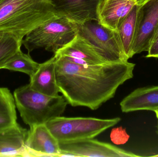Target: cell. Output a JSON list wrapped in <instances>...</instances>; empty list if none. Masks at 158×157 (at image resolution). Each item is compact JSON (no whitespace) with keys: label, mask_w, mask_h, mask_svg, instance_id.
Listing matches in <instances>:
<instances>
[{"label":"cell","mask_w":158,"mask_h":157,"mask_svg":"<svg viewBox=\"0 0 158 157\" xmlns=\"http://www.w3.org/2000/svg\"><path fill=\"white\" fill-rule=\"evenodd\" d=\"M158 26V0H146L140 5L132 48L133 55L148 51Z\"/></svg>","instance_id":"obj_8"},{"label":"cell","mask_w":158,"mask_h":157,"mask_svg":"<svg viewBox=\"0 0 158 157\" xmlns=\"http://www.w3.org/2000/svg\"><path fill=\"white\" fill-rule=\"evenodd\" d=\"M135 4L136 0H99L96 7L97 22L116 31L121 21Z\"/></svg>","instance_id":"obj_12"},{"label":"cell","mask_w":158,"mask_h":157,"mask_svg":"<svg viewBox=\"0 0 158 157\" xmlns=\"http://www.w3.org/2000/svg\"><path fill=\"white\" fill-rule=\"evenodd\" d=\"M40 64L31 58L29 53H25L19 51L4 66L3 69L20 72L32 76L39 68Z\"/></svg>","instance_id":"obj_17"},{"label":"cell","mask_w":158,"mask_h":157,"mask_svg":"<svg viewBox=\"0 0 158 157\" xmlns=\"http://www.w3.org/2000/svg\"><path fill=\"white\" fill-rule=\"evenodd\" d=\"M123 112L158 110V86L139 88L125 97L120 102Z\"/></svg>","instance_id":"obj_13"},{"label":"cell","mask_w":158,"mask_h":157,"mask_svg":"<svg viewBox=\"0 0 158 157\" xmlns=\"http://www.w3.org/2000/svg\"><path fill=\"white\" fill-rule=\"evenodd\" d=\"M55 54L64 56L70 61L81 65L106 63L77 35L72 41Z\"/></svg>","instance_id":"obj_15"},{"label":"cell","mask_w":158,"mask_h":157,"mask_svg":"<svg viewBox=\"0 0 158 157\" xmlns=\"http://www.w3.org/2000/svg\"><path fill=\"white\" fill-rule=\"evenodd\" d=\"M55 15L52 0H0V32L22 40Z\"/></svg>","instance_id":"obj_2"},{"label":"cell","mask_w":158,"mask_h":157,"mask_svg":"<svg viewBox=\"0 0 158 157\" xmlns=\"http://www.w3.org/2000/svg\"><path fill=\"white\" fill-rule=\"evenodd\" d=\"M157 133L158 134V124H157Z\"/></svg>","instance_id":"obj_25"},{"label":"cell","mask_w":158,"mask_h":157,"mask_svg":"<svg viewBox=\"0 0 158 157\" xmlns=\"http://www.w3.org/2000/svg\"><path fill=\"white\" fill-rule=\"evenodd\" d=\"M5 33H1L0 32V40L2 38V37H3Z\"/></svg>","instance_id":"obj_23"},{"label":"cell","mask_w":158,"mask_h":157,"mask_svg":"<svg viewBox=\"0 0 158 157\" xmlns=\"http://www.w3.org/2000/svg\"><path fill=\"white\" fill-rule=\"evenodd\" d=\"M77 35L106 62L128 61L116 31L110 30L97 21L77 24Z\"/></svg>","instance_id":"obj_7"},{"label":"cell","mask_w":158,"mask_h":157,"mask_svg":"<svg viewBox=\"0 0 158 157\" xmlns=\"http://www.w3.org/2000/svg\"><path fill=\"white\" fill-rule=\"evenodd\" d=\"M27 157H59V142L45 124L30 127L25 143Z\"/></svg>","instance_id":"obj_10"},{"label":"cell","mask_w":158,"mask_h":157,"mask_svg":"<svg viewBox=\"0 0 158 157\" xmlns=\"http://www.w3.org/2000/svg\"><path fill=\"white\" fill-rule=\"evenodd\" d=\"M148 52L146 58H158V37L153 41Z\"/></svg>","instance_id":"obj_20"},{"label":"cell","mask_w":158,"mask_h":157,"mask_svg":"<svg viewBox=\"0 0 158 157\" xmlns=\"http://www.w3.org/2000/svg\"><path fill=\"white\" fill-rule=\"evenodd\" d=\"M59 157H140L110 143L93 139L59 142Z\"/></svg>","instance_id":"obj_9"},{"label":"cell","mask_w":158,"mask_h":157,"mask_svg":"<svg viewBox=\"0 0 158 157\" xmlns=\"http://www.w3.org/2000/svg\"><path fill=\"white\" fill-rule=\"evenodd\" d=\"M99 0H52L55 14L73 23L97 21L96 7Z\"/></svg>","instance_id":"obj_11"},{"label":"cell","mask_w":158,"mask_h":157,"mask_svg":"<svg viewBox=\"0 0 158 157\" xmlns=\"http://www.w3.org/2000/svg\"><path fill=\"white\" fill-rule=\"evenodd\" d=\"M158 37V26L157 29L156 31V33H155V36H154V39H153V41H154V40H155Z\"/></svg>","instance_id":"obj_22"},{"label":"cell","mask_w":158,"mask_h":157,"mask_svg":"<svg viewBox=\"0 0 158 157\" xmlns=\"http://www.w3.org/2000/svg\"><path fill=\"white\" fill-rule=\"evenodd\" d=\"M13 96L20 117L30 127L61 116L68 104L63 95L47 96L32 89L29 84L16 88Z\"/></svg>","instance_id":"obj_3"},{"label":"cell","mask_w":158,"mask_h":157,"mask_svg":"<svg viewBox=\"0 0 158 157\" xmlns=\"http://www.w3.org/2000/svg\"><path fill=\"white\" fill-rule=\"evenodd\" d=\"M111 142L116 145L123 144L128 141L129 136L122 127L113 128L110 135Z\"/></svg>","instance_id":"obj_19"},{"label":"cell","mask_w":158,"mask_h":157,"mask_svg":"<svg viewBox=\"0 0 158 157\" xmlns=\"http://www.w3.org/2000/svg\"><path fill=\"white\" fill-rule=\"evenodd\" d=\"M22 41L12 34L5 33L0 40V70L14 55L21 50Z\"/></svg>","instance_id":"obj_18"},{"label":"cell","mask_w":158,"mask_h":157,"mask_svg":"<svg viewBox=\"0 0 158 157\" xmlns=\"http://www.w3.org/2000/svg\"><path fill=\"white\" fill-rule=\"evenodd\" d=\"M14 96L0 87V157H19L25 149L28 130L17 122Z\"/></svg>","instance_id":"obj_5"},{"label":"cell","mask_w":158,"mask_h":157,"mask_svg":"<svg viewBox=\"0 0 158 157\" xmlns=\"http://www.w3.org/2000/svg\"><path fill=\"white\" fill-rule=\"evenodd\" d=\"M54 55L59 92L73 107L98 109L114 97L120 86L133 77L135 65L128 61L84 65Z\"/></svg>","instance_id":"obj_1"},{"label":"cell","mask_w":158,"mask_h":157,"mask_svg":"<svg viewBox=\"0 0 158 157\" xmlns=\"http://www.w3.org/2000/svg\"><path fill=\"white\" fill-rule=\"evenodd\" d=\"M140 5L135 4L121 21L116 32L123 51L128 59L133 56L132 48L136 30L137 13Z\"/></svg>","instance_id":"obj_16"},{"label":"cell","mask_w":158,"mask_h":157,"mask_svg":"<svg viewBox=\"0 0 158 157\" xmlns=\"http://www.w3.org/2000/svg\"><path fill=\"white\" fill-rule=\"evenodd\" d=\"M153 156L158 157V155H154V156Z\"/></svg>","instance_id":"obj_26"},{"label":"cell","mask_w":158,"mask_h":157,"mask_svg":"<svg viewBox=\"0 0 158 157\" xmlns=\"http://www.w3.org/2000/svg\"><path fill=\"white\" fill-rule=\"evenodd\" d=\"M146 0H136V4L141 5L144 2H145Z\"/></svg>","instance_id":"obj_21"},{"label":"cell","mask_w":158,"mask_h":157,"mask_svg":"<svg viewBox=\"0 0 158 157\" xmlns=\"http://www.w3.org/2000/svg\"><path fill=\"white\" fill-rule=\"evenodd\" d=\"M55 55L43 63L40 64L36 73L30 77L31 87L40 93L51 96L59 95L56 83Z\"/></svg>","instance_id":"obj_14"},{"label":"cell","mask_w":158,"mask_h":157,"mask_svg":"<svg viewBox=\"0 0 158 157\" xmlns=\"http://www.w3.org/2000/svg\"><path fill=\"white\" fill-rule=\"evenodd\" d=\"M155 113H156V116L157 118V119L158 118V110H157L156 111H155Z\"/></svg>","instance_id":"obj_24"},{"label":"cell","mask_w":158,"mask_h":157,"mask_svg":"<svg viewBox=\"0 0 158 157\" xmlns=\"http://www.w3.org/2000/svg\"><path fill=\"white\" fill-rule=\"evenodd\" d=\"M120 118L56 117L45 124L58 142L93 139L120 121Z\"/></svg>","instance_id":"obj_6"},{"label":"cell","mask_w":158,"mask_h":157,"mask_svg":"<svg viewBox=\"0 0 158 157\" xmlns=\"http://www.w3.org/2000/svg\"><path fill=\"white\" fill-rule=\"evenodd\" d=\"M77 34L76 23L66 18L56 14L31 31L22 40L28 53L39 49L56 54L72 41Z\"/></svg>","instance_id":"obj_4"}]
</instances>
